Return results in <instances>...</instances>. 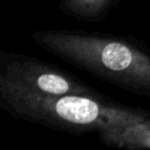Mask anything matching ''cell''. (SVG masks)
<instances>
[{
    "label": "cell",
    "instance_id": "obj_4",
    "mask_svg": "<svg viewBox=\"0 0 150 150\" xmlns=\"http://www.w3.org/2000/svg\"><path fill=\"white\" fill-rule=\"evenodd\" d=\"M100 141L108 145L124 149H149L150 148V117L103 130Z\"/></svg>",
    "mask_w": 150,
    "mask_h": 150
},
{
    "label": "cell",
    "instance_id": "obj_5",
    "mask_svg": "<svg viewBox=\"0 0 150 150\" xmlns=\"http://www.w3.org/2000/svg\"><path fill=\"white\" fill-rule=\"evenodd\" d=\"M118 0H61V11L77 20L98 21L117 4Z\"/></svg>",
    "mask_w": 150,
    "mask_h": 150
},
{
    "label": "cell",
    "instance_id": "obj_1",
    "mask_svg": "<svg viewBox=\"0 0 150 150\" xmlns=\"http://www.w3.org/2000/svg\"><path fill=\"white\" fill-rule=\"evenodd\" d=\"M32 40L102 80L150 96V55L123 39L68 30H38L32 34Z\"/></svg>",
    "mask_w": 150,
    "mask_h": 150
},
{
    "label": "cell",
    "instance_id": "obj_3",
    "mask_svg": "<svg viewBox=\"0 0 150 150\" xmlns=\"http://www.w3.org/2000/svg\"><path fill=\"white\" fill-rule=\"evenodd\" d=\"M0 77L42 95L101 96L61 69L30 56L1 53Z\"/></svg>",
    "mask_w": 150,
    "mask_h": 150
},
{
    "label": "cell",
    "instance_id": "obj_2",
    "mask_svg": "<svg viewBox=\"0 0 150 150\" xmlns=\"http://www.w3.org/2000/svg\"><path fill=\"white\" fill-rule=\"evenodd\" d=\"M0 104L11 115L70 132H101L150 117L91 95H42L0 77Z\"/></svg>",
    "mask_w": 150,
    "mask_h": 150
}]
</instances>
